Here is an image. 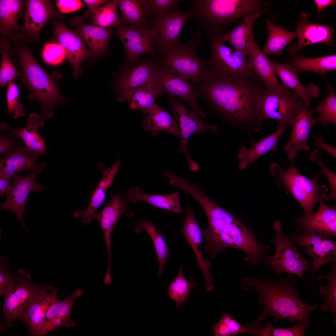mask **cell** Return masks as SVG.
Masks as SVG:
<instances>
[{
	"instance_id": "2",
	"label": "cell",
	"mask_w": 336,
	"mask_h": 336,
	"mask_svg": "<svg viewBox=\"0 0 336 336\" xmlns=\"http://www.w3.org/2000/svg\"><path fill=\"white\" fill-rule=\"evenodd\" d=\"M196 200L204 210L208 226L201 231L205 240V253L211 258L226 249L233 248L245 254L243 261L251 265L262 263L270 247L259 241L250 228L227 211L212 201L204 193Z\"/></svg>"
},
{
	"instance_id": "43",
	"label": "cell",
	"mask_w": 336,
	"mask_h": 336,
	"mask_svg": "<svg viewBox=\"0 0 336 336\" xmlns=\"http://www.w3.org/2000/svg\"><path fill=\"white\" fill-rule=\"evenodd\" d=\"M265 326L260 327L258 321L247 324L245 327L249 334L252 335L262 336H304L306 328H309L305 324L299 322L293 326L283 328H275L270 322H266Z\"/></svg>"
},
{
	"instance_id": "9",
	"label": "cell",
	"mask_w": 336,
	"mask_h": 336,
	"mask_svg": "<svg viewBox=\"0 0 336 336\" xmlns=\"http://www.w3.org/2000/svg\"><path fill=\"white\" fill-rule=\"evenodd\" d=\"M220 36L208 37L211 54L204 59L208 72L243 78L255 77L248 55L234 48H230L220 40Z\"/></svg>"
},
{
	"instance_id": "23",
	"label": "cell",
	"mask_w": 336,
	"mask_h": 336,
	"mask_svg": "<svg viewBox=\"0 0 336 336\" xmlns=\"http://www.w3.org/2000/svg\"><path fill=\"white\" fill-rule=\"evenodd\" d=\"M319 208L315 212L295 219L297 232L310 231L329 237L336 236V207L327 205L323 199L319 202Z\"/></svg>"
},
{
	"instance_id": "56",
	"label": "cell",
	"mask_w": 336,
	"mask_h": 336,
	"mask_svg": "<svg viewBox=\"0 0 336 336\" xmlns=\"http://www.w3.org/2000/svg\"><path fill=\"white\" fill-rule=\"evenodd\" d=\"M22 142L18 137L11 134L7 135L1 134L0 136V154H6L11 152Z\"/></svg>"
},
{
	"instance_id": "34",
	"label": "cell",
	"mask_w": 336,
	"mask_h": 336,
	"mask_svg": "<svg viewBox=\"0 0 336 336\" xmlns=\"http://www.w3.org/2000/svg\"><path fill=\"white\" fill-rule=\"evenodd\" d=\"M57 14L49 1H27L25 20L26 30L32 36H38L46 22Z\"/></svg>"
},
{
	"instance_id": "49",
	"label": "cell",
	"mask_w": 336,
	"mask_h": 336,
	"mask_svg": "<svg viewBox=\"0 0 336 336\" xmlns=\"http://www.w3.org/2000/svg\"><path fill=\"white\" fill-rule=\"evenodd\" d=\"M211 330L215 336H233L248 331L228 313H224L219 321L213 325Z\"/></svg>"
},
{
	"instance_id": "46",
	"label": "cell",
	"mask_w": 336,
	"mask_h": 336,
	"mask_svg": "<svg viewBox=\"0 0 336 336\" xmlns=\"http://www.w3.org/2000/svg\"><path fill=\"white\" fill-rule=\"evenodd\" d=\"M329 92L323 101H320L318 105L313 111L319 114L318 122L324 126L329 124L336 126V94L332 85L326 80Z\"/></svg>"
},
{
	"instance_id": "41",
	"label": "cell",
	"mask_w": 336,
	"mask_h": 336,
	"mask_svg": "<svg viewBox=\"0 0 336 336\" xmlns=\"http://www.w3.org/2000/svg\"><path fill=\"white\" fill-rule=\"evenodd\" d=\"M118 6L121 14L120 25L129 24L136 28H143L149 11L146 0H118Z\"/></svg>"
},
{
	"instance_id": "27",
	"label": "cell",
	"mask_w": 336,
	"mask_h": 336,
	"mask_svg": "<svg viewBox=\"0 0 336 336\" xmlns=\"http://www.w3.org/2000/svg\"><path fill=\"white\" fill-rule=\"evenodd\" d=\"M37 157L34 153L19 144L1 158L0 176L11 180L12 177L22 171H35L40 166L36 163Z\"/></svg>"
},
{
	"instance_id": "35",
	"label": "cell",
	"mask_w": 336,
	"mask_h": 336,
	"mask_svg": "<svg viewBox=\"0 0 336 336\" xmlns=\"http://www.w3.org/2000/svg\"><path fill=\"white\" fill-rule=\"evenodd\" d=\"M287 128L279 126L275 132L252 144L249 149L242 147L238 151L237 157L239 169H245L261 156L270 151H276L279 139Z\"/></svg>"
},
{
	"instance_id": "5",
	"label": "cell",
	"mask_w": 336,
	"mask_h": 336,
	"mask_svg": "<svg viewBox=\"0 0 336 336\" xmlns=\"http://www.w3.org/2000/svg\"><path fill=\"white\" fill-rule=\"evenodd\" d=\"M269 170L278 184L283 186L287 193L292 194L301 205L304 211V216L314 213V206L325 197L329 190L326 185L320 184L317 175L307 178L299 172L293 163L285 169L273 163Z\"/></svg>"
},
{
	"instance_id": "13",
	"label": "cell",
	"mask_w": 336,
	"mask_h": 336,
	"mask_svg": "<svg viewBox=\"0 0 336 336\" xmlns=\"http://www.w3.org/2000/svg\"><path fill=\"white\" fill-rule=\"evenodd\" d=\"M290 240L298 247H306L304 251L313 261L310 268L312 272V281L310 286L313 292V285L315 273L321 266L328 263L336 261V242L330 237L322 234L310 231H304L303 235L290 234Z\"/></svg>"
},
{
	"instance_id": "22",
	"label": "cell",
	"mask_w": 336,
	"mask_h": 336,
	"mask_svg": "<svg viewBox=\"0 0 336 336\" xmlns=\"http://www.w3.org/2000/svg\"><path fill=\"white\" fill-rule=\"evenodd\" d=\"M180 231L184 236L195 255L205 279L204 287L205 290L207 292L212 290L214 288L213 284L215 281L209 271L211 264L209 260L203 258L201 246L203 235L201 229L196 221L194 211L190 206L186 208L185 217Z\"/></svg>"
},
{
	"instance_id": "26",
	"label": "cell",
	"mask_w": 336,
	"mask_h": 336,
	"mask_svg": "<svg viewBox=\"0 0 336 336\" xmlns=\"http://www.w3.org/2000/svg\"><path fill=\"white\" fill-rule=\"evenodd\" d=\"M44 120L37 114H30L27 120V124L20 128H13L4 122L0 125L1 130H7L21 139L27 149L34 153L37 157L43 156L46 152V145L38 131L39 127L44 124Z\"/></svg>"
},
{
	"instance_id": "40",
	"label": "cell",
	"mask_w": 336,
	"mask_h": 336,
	"mask_svg": "<svg viewBox=\"0 0 336 336\" xmlns=\"http://www.w3.org/2000/svg\"><path fill=\"white\" fill-rule=\"evenodd\" d=\"M134 223L136 225L134 228L135 232L139 233L144 230L148 233L152 240L159 263V270L157 277L161 280L170 250L161 234V231L158 230L150 221L143 219L135 221Z\"/></svg>"
},
{
	"instance_id": "17",
	"label": "cell",
	"mask_w": 336,
	"mask_h": 336,
	"mask_svg": "<svg viewBox=\"0 0 336 336\" xmlns=\"http://www.w3.org/2000/svg\"><path fill=\"white\" fill-rule=\"evenodd\" d=\"M116 28V34L124 45L127 64L136 62L142 54L155 52V37L152 28L138 29L119 25Z\"/></svg>"
},
{
	"instance_id": "3",
	"label": "cell",
	"mask_w": 336,
	"mask_h": 336,
	"mask_svg": "<svg viewBox=\"0 0 336 336\" xmlns=\"http://www.w3.org/2000/svg\"><path fill=\"white\" fill-rule=\"evenodd\" d=\"M287 274L286 277L279 278L275 282L267 278L259 280L245 277L242 287L245 290L253 287L259 293V302L263 305L264 308L262 314L257 317V321L265 320L271 315L274 321H297L305 324L309 328V315L318 305L307 304L300 299V292L294 287L298 280L293 278L292 274Z\"/></svg>"
},
{
	"instance_id": "42",
	"label": "cell",
	"mask_w": 336,
	"mask_h": 336,
	"mask_svg": "<svg viewBox=\"0 0 336 336\" xmlns=\"http://www.w3.org/2000/svg\"><path fill=\"white\" fill-rule=\"evenodd\" d=\"M331 263L330 272L325 275H319L316 279L318 281L326 279L327 282L319 287V294L324 296L323 302L318 306L320 309L325 312L330 311L334 315V325H336V261Z\"/></svg>"
},
{
	"instance_id": "44",
	"label": "cell",
	"mask_w": 336,
	"mask_h": 336,
	"mask_svg": "<svg viewBox=\"0 0 336 336\" xmlns=\"http://www.w3.org/2000/svg\"><path fill=\"white\" fill-rule=\"evenodd\" d=\"M182 264H181L178 273L170 283L168 294L170 298L176 302V307H179L188 300L190 292L197 284V281L192 278L189 281L184 277Z\"/></svg>"
},
{
	"instance_id": "59",
	"label": "cell",
	"mask_w": 336,
	"mask_h": 336,
	"mask_svg": "<svg viewBox=\"0 0 336 336\" xmlns=\"http://www.w3.org/2000/svg\"><path fill=\"white\" fill-rule=\"evenodd\" d=\"M89 8L88 12L84 16H86L94 12L109 1L106 0H83Z\"/></svg>"
},
{
	"instance_id": "48",
	"label": "cell",
	"mask_w": 336,
	"mask_h": 336,
	"mask_svg": "<svg viewBox=\"0 0 336 336\" xmlns=\"http://www.w3.org/2000/svg\"><path fill=\"white\" fill-rule=\"evenodd\" d=\"M22 6V2L21 0H1V26L9 30L15 29L21 15Z\"/></svg>"
},
{
	"instance_id": "25",
	"label": "cell",
	"mask_w": 336,
	"mask_h": 336,
	"mask_svg": "<svg viewBox=\"0 0 336 336\" xmlns=\"http://www.w3.org/2000/svg\"><path fill=\"white\" fill-rule=\"evenodd\" d=\"M54 30L58 43L65 50L66 56L73 68L74 75L78 76L81 71V64L91 56V52L77 32L70 30L63 23L57 22Z\"/></svg>"
},
{
	"instance_id": "32",
	"label": "cell",
	"mask_w": 336,
	"mask_h": 336,
	"mask_svg": "<svg viewBox=\"0 0 336 336\" xmlns=\"http://www.w3.org/2000/svg\"><path fill=\"white\" fill-rule=\"evenodd\" d=\"M261 15L257 13L244 17L239 26L223 34L220 37V40L223 42H228L233 48L248 55L255 42L253 25Z\"/></svg>"
},
{
	"instance_id": "1",
	"label": "cell",
	"mask_w": 336,
	"mask_h": 336,
	"mask_svg": "<svg viewBox=\"0 0 336 336\" xmlns=\"http://www.w3.org/2000/svg\"><path fill=\"white\" fill-rule=\"evenodd\" d=\"M265 88L257 76L243 78L208 72L195 89L209 109L226 122L261 128Z\"/></svg>"
},
{
	"instance_id": "6",
	"label": "cell",
	"mask_w": 336,
	"mask_h": 336,
	"mask_svg": "<svg viewBox=\"0 0 336 336\" xmlns=\"http://www.w3.org/2000/svg\"><path fill=\"white\" fill-rule=\"evenodd\" d=\"M19 57L23 70L21 78L31 92L30 99L39 101L44 120L52 118L53 109L61 98L55 82L38 64L27 49H21Z\"/></svg>"
},
{
	"instance_id": "47",
	"label": "cell",
	"mask_w": 336,
	"mask_h": 336,
	"mask_svg": "<svg viewBox=\"0 0 336 336\" xmlns=\"http://www.w3.org/2000/svg\"><path fill=\"white\" fill-rule=\"evenodd\" d=\"M118 0L109 1L92 13L94 25L105 28L117 27L120 24L118 14Z\"/></svg>"
},
{
	"instance_id": "55",
	"label": "cell",
	"mask_w": 336,
	"mask_h": 336,
	"mask_svg": "<svg viewBox=\"0 0 336 336\" xmlns=\"http://www.w3.org/2000/svg\"><path fill=\"white\" fill-rule=\"evenodd\" d=\"M181 1L179 0H146L149 11L157 15L166 13L174 9Z\"/></svg>"
},
{
	"instance_id": "11",
	"label": "cell",
	"mask_w": 336,
	"mask_h": 336,
	"mask_svg": "<svg viewBox=\"0 0 336 336\" xmlns=\"http://www.w3.org/2000/svg\"><path fill=\"white\" fill-rule=\"evenodd\" d=\"M41 284L33 282L30 274L21 268L16 275L15 283L3 297L2 310L5 326H12L38 292Z\"/></svg>"
},
{
	"instance_id": "57",
	"label": "cell",
	"mask_w": 336,
	"mask_h": 336,
	"mask_svg": "<svg viewBox=\"0 0 336 336\" xmlns=\"http://www.w3.org/2000/svg\"><path fill=\"white\" fill-rule=\"evenodd\" d=\"M56 4L59 11L63 13H68L77 11L85 7L82 1L79 0H58Z\"/></svg>"
},
{
	"instance_id": "54",
	"label": "cell",
	"mask_w": 336,
	"mask_h": 336,
	"mask_svg": "<svg viewBox=\"0 0 336 336\" xmlns=\"http://www.w3.org/2000/svg\"><path fill=\"white\" fill-rule=\"evenodd\" d=\"M66 56L64 48L59 43H49L45 45L43 53L44 61L53 65L60 63Z\"/></svg>"
},
{
	"instance_id": "52",
	"label": "cell",
	"mask_w": 336,
	"mask_h": 336,
	"mask_svg": "<svg viewBox=\"0 0 336 336\" xmlns=\"http://www.w3.org/2000/svg\"><path fill=\"white\" fill-rule=\"evenodd\" d=\"M310 159L313 162H315L319 166L321 175H324L328 180L330 186V194L325 198L326 200L336 199V174L331 171L324 163L321 153L318 150H314L311 153Z\"/></svg>"
},
{
	"instance_id": "12",
	"label": "cell",
	"mask_w": 336,
	"mask_h": 336,
	"mask_svg": "<svg viewBox=\"0 0 336 336\" xmlns=\"http://www.w3.org/2000/svg\"><path fill=\"white\" fill-rule=\"evenodd\" d=\"M296 92L284 93L265 88L262 102V116L263 120L271 119L278 121L279 126L290 127L302 105L303 101Z\"/></svg>"
},
{
	"instance_id": "29",
	"label": "cell",
	"mask_w": 336,
	"mask_h": 336,
	"mask_svg": "<svg viewBox=\"0 0 336 336\" xmlns=\"http://www.w3.org/2000/svg\"><path fill=\"white\" fill-rule=\"evenodd\" d=\"M248 58L252 69L267 89L279 93H291L279 82L270 59L267 58L255 42Z\"/></svg>"
},
{
	"instance_id": "19",
	"label": "cell",
	"mask_w": 336,
	"mask_h": 336,
	"mask_svg": "<svg viewBox=\"0 0 336 336\" xmlns=\"http://www.w3.org/2000/svg\"><path fill=\"white\" fill-rule=\"evenodd\" d=\"M58 291L52 285L41 284L37 293L19 319L28 326L29 335L38 336L47 310L57 298Z\"/></svg>"
},
{
	"instance_id": "61",
	"label": "cell",
	"mask_w": 336,
	"mask_h": 336,
	"mask_svg": "<svg viewBox=\"0 0 336 336\" xmlns=\"http://www.w3.org/2000/svg\"><path fill=\"white\" fill-rule=\"evenodd\" d=\"M314 1L317 8V17L319 16L323 9L328 6L334 5L336 3V1L334 0H315Z\"/></svg>"
},
{
	"instance_id": "14",
	"label": "cell",
	"mask_w": 336,
	"mask_h": 336,
	"mask_svg": "<svg viewBox=\"0 0 336 336\" xmlns=\"http://www.w3.org/2000/svg\"><path fill=\"white\" fill-rule=\"evenodd\" d=\"M157 80L162 95L166 93L169 96L182 99L200 117L205 118L206 113L198 103V94L189 80L173 69L163 66L158 68Z\"/></svg>"
},
{
	"instance_id": "21",
	"label": "cell",
	"mask_w": 336,
	"mask_h": 336,
	"mask_svg": "<svg viewBox=\"0 0 336 336\" xmlns=\"http://www.w3.org/2000/svg\"><path fill=\"white\" fill-rule=\"evenodd\" d=\"M309 19L306 13L300 14L295 32L298 43L289 48L290 55L296 54L304 47L310 44L324 42L335 46L333 28L330 26L312 23Z\"/></svg>"
},
{
	"instance_id": "15",
	"label": "cell",
	"mask_w": 336,
	"mask_h": 336,
	"mask_svg": "<svg viewBox=\"0 0 336 336\" xmlns=\"http://www.w3.org/2000/svg\"><path fill=\"white\" fill-rule=\"evenodd\" d=\"M191 19L189 10L182 11L177 7L166 13L157 15L152 27L157 49L163 52L180 44V33L186 23Z\"/></svg>"
},
{
	"instance_id": "24",
	"label": "cell",
	"mask_w": 336,
	"mask_h": 336,
	"mask_svg": "<svg viewBox=\"0 0 336 336\" xmlns=\"http://www.w3.org/2000/svg\"><path fill=\"white\" fill-rule=\"evenodd\" d=\"M121 163L119 155L117 154L115 162L109 168L105 169L101 163L97 164L98 167L102 173V176L96 189L92 191L88 207L84 211L75 210L72 214L76 218H82L81 223L87 226L91 224L96 212L104 202L107 190L112 184Z\"/></svg>"
},
{
	"instance_id": "33",
	"label": "cell",
	"mask_w": 336,
	"mask_h": 336,
	"mask_svg": "<svg viewBox=\"0 0 336 336\" xmlns=\"http://www.w3.org/2000/svg\"><path fill=\"white\" fill-rule=\"evenodd\" d=\"M162 95L156 75L154 79L143 86L120 95L119 100L128 102L131 109L139 110L144 114H148L156 105V98Z\"/></svg>"
},
{
	"instance_id": "28",
	"label": "cell",
	"mask_w": 336,
	"mask_h": 336,
	"mask_svg": "<svg viewBox=\"0 0 336 336\" xmlns=\"http://www.w3.org/2000/svg\"><path fill=\"white\" fill-rule=\"evenodd\" d=\"M71 23L76 25L75 31L85 43L91 52V56L97 57L106 53L109 47V42L113 31L89 24L73 19Z\"/></svg>"
},
{
	"instance_id": "53",
	"label": "cell",
	"mask_w": 336,
	"mask_h": 336,
	"mask_svg": "<svg viewBox=\"0 0 336 336\" xmlns=\"http://www.w3.org/2000/svg\"><path fill=\"white\" fill-rule=\"evenodd\" d=\"M16 280V275L9 270L6 257L0 256V295L4 296L13 287Z\"/></svg>"
},
{
	"instance_id": "36",
	"label": "cell",
	"mask_w": 336,
	"mask_h": 336,
	"mask_svg": "<svg viewBox=\"0 0 336 336\" xmlns=\"http://www.w3.org/2000/svg\"><path fill=\"white\" fill-rule=\"evenodd\" d=\"M126 198L133 203L143 201L155 207L174 212L181 213L183 211L180 202L179 190L169 194H150L144 193L141 187L137 186L129 190Z\"/></svg>"
},
{
	"instance_id": "20",
	"label": "cell",
	"mask_w": 336,
	"mask_h": 336,
	"mask_svg": "<svg viewBox=\"0 0 336 336\" xmlns=\"http://www.w3.org/2000/svg\"><path fill=\"white\" fill-rule=\"evenodd\" d=\"M129 202L127 198H123L120 192H118L113 195L103 209L98 213H95L93 217L103 231L107 251L108 269L111 268L112 257L110 243L112 231L122 214L125 213L129 217L134 215L133 211L129 208Z\"/></svg>"
},
{
	"instance_id": "30",
	"label": "cell",
	"mask_w": 336,
	"mask_h": 336,
	"mask_svg": "<svg viewBox=\"0 0 336 336\" xmlns=\"http://www.w3.org/2000/svg\"><path fill=\"white\" fill-rule=\"evenodd\" d=\"M276 75L281 80L283 86L295 91L302 100L306 106L309 109L311 99L318 98L320 96L319 87L310 83L307 86H304L299 80L297 74L294 72L287 64H282L270 59Z\"/></svg>"
},
{
	"instance_id": "58",
	"label": "cell",
	"mask_w": 336,
	"mask_h": 336,
	"mask_svg": "<svg viewBox=\"0 0 336 336\" xmlns=\"http://www.w3.org/2000/svg\"><path fill=\"white\" fill-rule=\"evenodd\" d=\"M314 138L315 140L314 145L315 146L328 152L336 158V148L335 147L324 143L323 141L322 136L321 134H319L317 136L314 135Z\"/></svg>"
},
{
	"instance_id": "4",
	"label": "cell",
	"mask_w": 336,
	"mask_h": 336,
	"mask_svg": "<svg viewBox=\"0 0 336 336\" xmlns=\"http://www.w3.org/2000/svg\"><path fill=\"white\" fill-rule=\"evenodd\" d=\"M189 10L194 24L209 37L221 36L237 19L257 13L274 17L268 10L270 2L262 0H194Z\"/></svg>"
},
{
	"instance_id": "51",
	"label": "cell",
	"mask_w": 336,
	"mask_h": 336,
	"mask_svg": "<svg viewBox=\"0 0 336 336\" xmlns=\"http://www.w3.org/2000/svg\"><path fill=\"white\" fill-rule=\"evenodd\" d=\"M2 58L0 71V85L4 86L8 82L15 79L17 77L22 76L19 72L7 54L4 51L1 52Z\"/></svg>"
},
{
	"instance_id": "45",
	"label": "cell",
	"mask_w": 336,
	"mask_h": 336,
	"mask_svg": "<svg viewBox=\"0 0 336 336\" xmlns=\"http://www.w3.org/2000/svg\"><path fill=\"white\" fill-rule=\"evenodd\" d=\"M83 294V291L82 289L78 288L75 290L66 298L58 301L56 318L54 326V330L62 327L71 328L76 326L75 322L71 318V313L73 308L75 300Z\"/></svg>"
},
{
	"instance_id": "18",
	"label": "cell",
	"mask_w": 336,
	"mask_h": 336,
	"mask_svg": "<svg viewBox=\"0 0 336 336\" xmlns=\"http://www.w3.org/2000/svg\"><path fill=\"white\" fill-rule=\"evenodd\" d=\"M314 113L303 104L293 120L290 138L284 148L289 161L295 159L300 151L308 152L310 150L308 138L313 126L318 122L317 119L313 117Z\"/></svg>"
},
{
	"instance_id": "10",
	"label": "cell",
	"mask_w": 336,
	"mask_h": 336,
	"mask_svg": "<svg viewBox=\"0 0 336 336\" xmlns=\"http://www.w3.org/2000/svg\"><path fill=\"white\" fill-rule=\"evenodd\" d=\"M169 97L174 118L180 132V146L177 152H182L184 154L192 171H197L199 170V166L193 160L188 152V140L195 132L199 134L209 131L216 133L217 132V126L204 122L196 113L186 108L175 97Z\"/></svg>"
},
{
	"instance_id": "31",
	"label": "cell",
	"mask_w": 336,
	"mask_h": 336,
	"mask_svg": "<svg viewBox=\"0 0 336 336\" xmlns=\"http://www.w3.org/2000/svg\"><path fill=\"white\" fill-rule=\"evenodd\" d=\"M158 68L154 64L144 62L128 68L121 74L118 83L120 95L140 87L156 76Z\"/></svg>"
},
{
	"instance_id": "50",
	"label": "cell",
	"mask_w": 336,
	"mask_h": 336,
	"mask_svg": "<svg viewBox=\"0 0 336 336\" xmlns=\"http://www.w3.org/2000/svg\"><path fill=\"white\" fill-rule=\"evenodd\" d=\"M19 90L18 86L13 82H10L7 92L6 101L7 111L9 114L14 115V118H17L25 115L24 107L22 104H19Z\"/></svg>"
},
{
	"instance_id": "37",
	"label": "cell",
	"mask_w": 336,
	"mask_h": 336,
	"mask_svg": "<svg viewBox=\"0 0 336 336\" xmlns=\"http://www.w3.org/2000/svg\"><path fill=\"white\" fill-rule=\"evenodd\" d=\"M291 56V59L286 64L297 74L302 71H310L325 77L326 73L336 69V55L315 58L296 54Z\"/></svg>"
},
{
	"instance_id": "38",
	"label": "cell",
	"mask_w": 336,
	"mask_h": 336,
	"mask_svg": "<svg viewBox=\"0 0 336 336\" xmlns=\"http://www.w3.org/2000/svg\"><path fill=\"white\" fill-rule=\"evenodd\" d=\"M148 114L142 124L145 131L151 132L153 135L162 130L180 137L179 130L174 118L162 108L156 104Z\"/></svg>"
},
{
	"instance_id": "60",
	"label": "cell",
	"mask_w": 336,
	"mask_h": 336,
	"mask_svg": "<svg viewBox=\"0 0 336 336\" xmlns=\"http://www.w3.org/2000/svg\"><path fill=\"white\" fill-rule=\"evenodd\" d=\"M0 195H7L12 189V185L10 183L11 180L3 176H0Z\"/></svg>"
},
{
	"instance_id": "16",
	"label": "cell",
	"mask_w": 336,
	"mask_h": 336,
	"mask_svg": "<svg viewBox=\"0 0 336 336\" xmlns=\"http://www.w3.org/2000/svg\"><path fill=\"white\" fill-rule=\"evenodd\" d=\"M47 164V162H43L38 170L27 175L20 176L17 175L13 176L12 189L7 195L5 201L0 206L1 210H7L14 212L16 215L17 219L21 222L27 233L29 231L25 225L23 218L26 201L30 192L41 191L44 189L42 184L35 182V180Z\"/></svg>"
},
{
	"instance_id": "39",
	"label": "cell",
	"mask_w": 336,
	"mask_h": 336,
	"mask_svg": "<svg viewBox=\"0 0 336 336\" xmlns=\"http://www.w3.org/2000/svg\"><path fill=\"white\" fill-rule=\"evenodd\" d=\"M265 23L268 35L263 53L266 56L282 54L284 48L296 38L295 32L287 30L281 25H276L269 19Z\"/></svg>"
},
{
	"instance_id": "7",
	"label": "cell",
	"mask_w": 336,
	"mask_h": 336,
	"mask_svg": "<svg viewBox=\"0 0 336 336\" xmlns=\"http://www.w3.org/2000/svg\"><path fill=\"white\" fill-rule=\"evenodd\" d=\"M274 231L272 243L276 249L272 255H265L263 263L269 270H273L279 276L282 273L295 275L310 285V283L303 276L305 271H311L310 265L300 250L283 231L280 220H276L273 225Z\"/></svg>"
},
{
	"instance_id": "8",
	"label": "cell",
	"mask_w": 336,
	"mask_h": 336,
	"mask_svg": "<svg viewBox=\"0 0 336 336\" xmlns=\"http://www.w3.org/2000/svg\"><path fill=\"white\" fill-rule=\"evenodd\" d=\"M201 37V32L198 31L186 44H180L163 52L162 66L173 69L194 83L202 81L208 72L204 59L200 58L197 53Z\"/></svg>"
}]
</instances>
